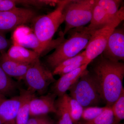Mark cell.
Here are the masks:
<instances>
[{
	"mask_svg": "<svg viewBox=\"0 0 124 124\" xmlns=\"http://www.w3.org/2000/svg\"><path fill=\"white\" fill-rule=\"evenodd\" d=\"M96 59L91 72L102 100L107 106L111 107L124 89V64L111 61L101 54Z\"/></svg>",
	"mask_w": 124,
	"mask_h": 124,
	"instance_id": "cell-1",
	"label": "cell"
},
{
	"mask_svg": "<svg viewBox=\"0 0 124 124\" xmlns=\"http://www.w3.org/2000/svg\"><path fill=\"white\" fill-rule=\"evenodd\" d=\"M69 0H59L56 8L49 13L36 17L33 19L32 30L40 43L44 52L52 46L56 47L64 40L61 35L56 41L52 39L61 24L64 22L63 10Z\"/></svg>",
	"mask_w": 124,
	"mask_h": 124,
	"instance_id": "cell-2",
	"label": "cell"
},
{
	"mask_svg": "<svg viewBox=\"0 0 124 124\" xmlns=\"http://www.w3.org/2000/svg\"><path fill=\"white\" fill-rule=\"evenodd\" d=\"M93 32L87 27H82L70 30V36L55 47L53 53L46 57V63L54 70L62 62L75 57L86 46Z\"/></svg>",
	"mask_w": 124,
	"mask_h": 124,
	"instance_id": "cell-3",
	"label": "cell"
},
{
	"mask_svg": "<svg viewBox=\"0 0 124 124\" xmlns=\"http://www.w3.org/2000/svg\"><path fill=\"white\" fill-rule=\"evenodd\" d=\"M96 3V0H69L63 9L65 25L62 35L90 22Z\"/></svg>",
	"mask_w": 124,
	"mask_h": 124,
	"instance_id": "cell-4",
	"label": "cell"
},
{
	"mask_svg": "<svg viewBox=\"0 0 124 124\" xmlns=\"http://www.w3.org/2000/svg\"><path fill=\"white\" fill-rule=\"evenodd\" d=\"M69 91V96L84 108L97 106L102 101L93 73L88 70Z\"/></svg>",
	"mask_w": 124,
	"mask_h": 124,
	"instance_id": "cell-5",
	"label": "cell"
},
{
	"mask_svg": "<svg viewBox=\"0 0 124 124\" xmlns=\"http://www.w3.org/2000/svg\"><path fill=\"white\" fill-rule=\"evenodd\" d=\"M124 19L123 10L115 20L93 32L85 50L86 62L90 64L102 54L111 34Z\"/></svg>",
	"mask_w": 124,
	"mask_h": 124,
	"instance_id": "cell-6",
	"label": "cell"
},
{
	"mask_svg": "<svg viewBox=\"0 0 124 124\" xmlns=\"http://www.w3.org/2000/svg\"><path fill=\"white\" fill-rule=\"evenodd\" d=\"M23 80L27 86V90L41 95L46 93L50 85L56 81L52 72L39 59L31 64Z\"/></svg>",
	"mask_w": 124,
	"mask_h": 124,
	"instance_id": "cell-7",
	"label": "cell"
},
{
	"mask_svg": "<svg viewBox=\"0 0 124 124\" xmlns=\"http://www.w3.org/2000/svg\"><path fill=\"white\" fill-rule=\"evenodd\" d=\"M36 17L33 10L16 7L9 11H0V34L15 29L21 25L33 20Z\"/></svg>",
	"mask_w": 124,
	"mask_h": 124,
	"instance_id": "cell-8",
	"label": "cell"
},
{
	"mask_svg": "<svg viewBox=\"0 0 124 124\" xmlns=\"http://www.w3.org/2000/svg\"><path fill=\"white\" fill-rule=\"evenodd\" d=\"M101 55L107 59L115 62L124 60V29L117 27L111 34L106 46Z\"/></svg>",
	"mask_w": 124,
	"mask_h": 124,
	"instance_id": "cell-9",
	"label": "cell"
},
{
	"mask_svg": "<svg viewBox=\"0 0 124 124\" xmlns=\"http://www.w3.org/2000/svg\"><path fill=\"white\" fill-rule=\"evenodd\" d=\"M12 40L13 44L27 49H32L40 56L44 53L40 43L32 29L24 25L15 28L12 35Z\"/></svg>",
	"mask_w": 124,
	"mask_h": 124,
	"instance_id": "cell-10",
	"label": "cell"
},
{
	"mask_svg": "<svg viewBox=\"0 0 124 124\" xmlns=\"http://www.w3.org/2000/svg\"><path fill=\"white\" fill-rule=\"evenodd\" d=\"M89 64H83L75 70L60 76V78L54 82L52 87V93L58 97L66 94L67 91H69L87 70Z\"/></svg>",
	"mask_w": 124,
	"mask_h": 124,
	"instance_id": "cell-11",
	"label": "cell"
},
{
	"mask_svg": "<svg viewBox=\"0 0 124 124\" xmlns=\"http://www.w3.org/2000/svg\"><path fill=\"white\" fill-rule=\"evenodd\" d=\"M57 96L54 93L32 98L30 102V116H31L46 115L48 113H55V101Z\"/></svg>",
	"mask_w": 124,
	"mask_h": 124,
	"instance_id": "cell-12",
	"label": "cell"
},
{
	"mask_svg": "<svg viewBox=\"0 0 124 124\" xmlns=\"http://www.w3.org/2000/svg\"><path fill=\"white\" fill-rule=\"evenodd\" d=\"M31 64H24L16 62L8 57L5 51L0 53V66L9 77L18 81L23 80Z\"/></svg>",
	"mask_w": 124,
	"mask_h": 124,
	"instance_id": "cell-13",
	"label": "cell"
},
{
	"mask_svg": "<svg viewBox=\"0 0 124 124\" xmlns=\"http://www.w3.org/2000/svg\"><path fill=\"white\" fill-rule=\"evenodd\" d=\"M22 96L0 100V118L4 124H15L16 119L22 102Z\"/></svg>",
	"mask_w": 124,
	"mask_h": 124,
	"instance_id": "cell-14",
	"label": "cell"
},
{
	"mask_svg": "<svg viewBox=\"0 0 124 124\" xmlns=\"http://www.w3.org/2000/svg\"><path fill=\"white\" fill-rule=\"evenodd\" d=\"M7 55L16 62L31 64L39 59L40 55L36 52L28 50L24 47L13 44L9 49Z\"/></svg>",
	"mask_w": 124,
	"mask_h": 124,
	"instance_id": "cell-15",
	"label": "cell"
},
{
	"mask_svg": "<svg viewBox=\"0 0 124 124\" xmlns=\"http://www.w3.org/2000/svg\"><path fill=\"white\" fill-rule=\"evenodd\" d=\"M20 94L22 96L21 104L18 111L15 124H26L30 116V102L35 94L20 88Z\"/></svg>",
	"mask_w": 124,
	"mask_h": 124,
	"instance_id": "cell-16",
	"label": "cell"
},
{
	"mask_svg": "<svg viewBox=\"0 0 124 124\" xmlns=\"http://www.w3.org/2000/svg\"><path fill=\"white\" fill-rule=\"evenodd\" d=\"M122 1L121 0H97V3L103 10L110 22H112L124 10V6L120 8Z\"/></svg>",
	"mask_w": 124,
	"mask_h": 124,
	"instance_id": "cell-17",
	"label": "cell"
},
{
	"mask_svg": "<svg viewBox=\"0 0 124 124\" xmlns=\"http://www.w3.org/2000/svg\"><path fill=\"white\" fill-rule=\"evenodd\" d=\"M67 97L66 93L59 97L55 101V114L58 119V124H73L69 114Z\"/></svg>",
	"mask_w": 124,
	"mask_h": 124,
	"instance_id": "cell-18",
	"label": "cell"
},
{
	"mask_svg": "<svg viewBox=\"0 0 124 124\" xmlns=\"http://www.w3.org/2000/svg\"><path fill=\"white\" fill-rule=\"evenodd\" d=\"M111 22H110L108 20L103 10L97 4L96 0V4L93 10L90 23L87 27L88 28L94 32L102 28Z\"/></svg>",
	"mask_w": 124,
	"mask_h": 124,
	"instance_id": "cell-19",
	"label": "cell"
},
{
	"mask_svg": "<svg viewBox=\"0 0 124 124\" xmlns=\"http://www.w3.org/2000/svg\"><path fill=\"white\" fill-rule=\"evenodd\" d=\"M20 88L18 82L7 75L0 66V95H10Z\"/></svg>",
	"mask_w": 124,
	"mask_h": 124,
	"instance_id": "cell-20",
	"label": "cell"
},
{
	"mask_svg": "<svg viewBox=\"0 0 124 124\" xmlns=\"http://www.w3.org/2000/svg\"><path fill=\"white\" fill-rule=\"evenodd\" d=\"M67 102L71 119L73 124H77L81 119L84 108L76 100L71 97L68 94Z\"/></svg>",
	"mask_w": 124,
	"mask_h": 124,
	"instance_id": "cell-21",
	"label": "cell"
},
{
	"mask_svg": "<svg viewBox=\"0 0 124 124\" xmlns=\"http://www.w3.org/2000/svg\"><path fill=\"white\" fill-rule=\"evenodd\" d=\"M77 124H115V119L113 111L111 107L107 108L100 115L93 119Z\"/></svg>",
	"mask_w": 124,
	"mask_h": 124,
	"instance_id": "cell-22",
	"label": "cell"
},
{
	"mask_svg": "<svg viewBox=\"0 0 124 124\" xmlns=\"http://www.w3.org/2000/svg\"><path fill=\"white\" fill-rule=\"evenodd\" d=\"M113 113L115 124H118L124 119V89L119 97L111 107Z\"/></svg>",
	"mask_w": 124,
	"mask_h": 124,
	"instance_id": "cell-23",
	"label": "cell"
},
{
	"mask_svg": "<svg viewBox=\"0 0 124 124\" xmlns=\"http://www.w3.org/2000/svg\"><path fill=\"white\" fill-rule=\"evenodd\" d=\"M105 107L93 106L85 108L83 109L81 118L85 121L90 120L100 115L107 108Z\"/></svg>",
	"mask_w": 124,
	"mask_h": 124,
	"instance_id": "cell-24",
	"label": "cell"
},
{
	"mask_svg": "<svg viewBox=\"0 0 124 124\" xmlns=\"http://www.w3.org/2000/svg\"><path fill=\"white\" fill-rule=\"evenodd\" d=\"M18 4L17 0H0V11H9L16 8Z\"/></svg>",
	"mask_w": 124,
	"mask_h": 124,
	"instance_id": "cell-25",
	"label": "cell"
},
{
	"mask_svg": "<svg viewBox=\"0 0 124 124\" xmlns=\"http://www.w3.org/2000/svg\"><path fill=\"white\" fill-rule=\"evenodd\" d=\"M29 118L26 124H44L51 121L49 117L45 116H32Z\"/></svg>",
	"mask_w": 124,
	"mask_h": 124,
	"instance_id": "cell-26",
	"label": "cell"
},
{
	"mask_svg": "<svg viewBox=\"0 0 124 124\" xmlns=\"http://www.w3.org/2000/svg\"><path fill=\"white\" fill-rule=\"evenodd\" d=\"M10 45V41L6 38L4 35L0 34V53L5 51Z\"/></svg>",
	"mask_w": 124,
	"mask_h": 124,
	"instance_id": "cell-27",
	"label": "cell"
},
{
	"mask_svg": "<svg viewBox=\"0 0 124 124\" xmlns=\"http://www.w3.org/2000/svg\"><path fill=\"white\" fill-rule=\"evenodd\" d=\"M54 124V122L53 121V120H52L51 121H49V122H47V123H46V124Z\"/></svg>",
	"mask_w": 124,
	"mask_h": 124,
	"instance_id": "cell-28",
	"label": "cell"
},
{
	"mask_svg": "<svg viewBox=\"0 0 124 124\" xmlns=\"http://www.w3.org/2000/svg\"><path fill=\"white\" fill-rule=\"evenodd\" d=\"M6 98L4 96H3V95H0V100L1 99H2L3 98Z\"/></svg>",
	"mask_w": 124,
	"mask_h": 124,
	"instance_id": "cell-29",
	"label": "cell"
},
{
	"mask_svg": "<svg viewBox=\"0 0 124 124\" xmlns=\"http://www.w3.org/2000/svg\"><path fill=\"white\" fill-rule=\"evenodd\" d=\"M4 122L3 120L1 119V118H0V124H4Z\"/></svg>",
	"mask_w": 124,
	"mask_h": 124,
	"instance_id": "cell-30",
	"label": "cell"
}]
</instances>
